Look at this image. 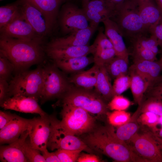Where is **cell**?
<instances>
[{"mask_svg":"<svg viewBox=\"0 0 162 162\" xmlns=\"http://www.w3.org/2000/svg\"><path fill=\"white\" fill-rule=\"evenodd\" d=\"M149 32L155 36L159 46L162 48V20L151 29Z\"/></svg>","mask_w":162,"mask_h":162,"instance_id":"47","label":"cell"},{"mask_svg":"<svg viewBox=\"0 0 162 162\" xmlns=\"http://www.w3.org/2000/svg\"><path fill=\"white\" fill-rule=\"evenodd\" d=\"M131 104L128 98L121 95L114 96L107 104L109 109L111 110H125Z\"/></svg>","mask_w":162,"mask_h":162,"instance_id":"38","label":"cell"},{"mask_svg":"<svg viewBox=\"0 0 162 162\" xmlns=\"http://www.w3.org/2000/svg\"><path fill=\"white\" fill-rule=\"evenodd\" d=\"M137 1H143L146 0H136Z\"/></svg>","mask_w":162,"mask_h":162,"instance_id":"55","label":"cell"},{"mask_svg":"<svg viewBox=\"0 0 162 162\" xmlns=\"http://www.w3.org/2000/svg\"><path fill=\"white\" fill-rule=\"evenodd\" d=\"M130 87L134 100L140 106L143 100L144 94L149 86L148 82L135 71L129 68Z\"/></svg>","mask_w":162,"mask_h":162,"instance_id":"26","label":"cell"},{"mask_svg":"<svg viewBox=\"0 0 162 162\" xmlns=\"http://www.w3.org/2000/svg\"><path fill=\"white\" fill-rule=\"evenodd\" d=\"M93 54L94 64L99 67L105 65L116 56L114 48L104 50L95 52Z\"/></svg>","mask_w":162,"mask_h":162,"instance_id":"35","label":"cell"},{"mask_svg":"<svg viewBox=\"0 0 162 162\" xmlns=\"http://www.w3.org/2000/svg\"><path fill=\"white\" fill-rule=\"evenodd\" d=\"M106 115L109 124L114 127L124 124L131 118L130 114L125 110H115L111 112H108Z\"/></svg>","mask_w":162,"mask_h":162,"instance_id":"34","label":"cell"},{"mask_svg":"<svg viewBox=\"0 0 162 162\" xmlns=\"http://www.w3.org/2000/svg\"><path fill=\"white\" fill-rule=\"evenodd\" d=\"M134 59L148 61H155L156 55L151 50L141 47L134 46Z\"/></svg>","mask_w":162,"mask_h":162,"instance_id":"42","label":"cell"},{"mask_svg":"<svg viewBox=\"0 0 162 162\" xmlns=\"http://www.w3.org/2000/svg\"><path fill=\"white\" fill-rule=\"evenodd\" d=\"M140 114V109L138 108L127 123L116 127V129L114 128L115 135L118 139L127 143L131 138L138 132L140 126L137 119Z\"/></svg>","mask_w":162,"mask_h":162,"instance_id":"28","label":"cell"},{"mask_svg":"<svg viewBox=\"0 0 162 162\" xmlns=\"http://www.w3.org/2000/svg\"><path fill=\"white\" fill-rule=\"evenodd\" d=\"M94 51L92 44L82 46H47L46 49L48 56L54 61L87 56L93 54Z\"/></svg>","mask_w":162,"mask_h":162,"instance_id":"17","label":"cell"},{"mask_svg":"<svg viewBox=\"0 0 162 162\" xmlns=\"http://www.w3.org/2000/svg\"><path fill=\"white\" fill-rule=\"evenodd\" d=\"M61 26L66 34L86 28L89 26L88 21L82 8L70 2L62 7Z\"/></svg>","mask_w":162,"mask_h":162,"instance_id":"11","label":"cell"},{"mask_svg":"<svg viewBox=\"0 0 162 162\" xmlns=\"http://www.w3.org/2000/svg\"><path fill=\"white\" fill-rule=\"evenodd\" d=\"M43 84L40 98L41 104L61 98L72 87L68 79L54 64L43 68Z\"/></svg>","mask_w":162,"mask_h":162,"instance_id":"7","label":"cell"},{"mask_svg":"<svg viewBox=\"0 0 162 162\" xmlns=\"http://www.w3.org/2000/svg\"><path fill=\"white\" fill-rule=\"evenodd\" d=\"M28 0L42 12L51 30L55 23L59 7L68 0Z\"/></svg>","mask_w":162,"mask_h":162,"instance_id":"23","label":"cell"},{"mask_svg":"<svg viewBox=\"0 0 162 162\" xmlns=\"http://www.w3.org/2000/svg\"><path fill=\"white\" fill-rule=\"evenodd\" d=\"M82 140L93 151L119 162H147L134 152L126 142L118 139L114 127L110 124L95 128Z\"/></svg>","mask_w":162,"mask_h":162,"instance_id":"1","label":"cell"},{"mask_svg":"<svg viewBox=\"0 0 162 162\" xmlns=\"http://www.w3.org/2000/svg\"><path fill=\"white\" fill-rule=\"evenodd\" d=\"M28 135V129L15 141L8 145L1 146V161L3 162H28L23 152V146Z\"/></svg>","mask_w":162,"mask_h":162,"instance_id":"18","label":"cell"},{"mask_svg":"<svg viewBox=\"0 0 162 162\" xmlns=\"http://www.w3.org/2000/svg\"><path fill=\"white\" fill-rule=\"evenodd\" d=\"M38 100L34 98L16 94L9 97L0 104L4 110H10L26 113H35L40 116L46 113L40 107Z\"/></svg>","mask_w":162,"mask_h":162,"instance_id":"14","label":"cell"},{"mask_svg":"<svg viewBox=\"0 0 162 162\" xmlns=\"http://www.w3.org/2000/svg\"><path fill=\"white\" fill-rule=\"evenodd\" d=\"M159 61H160V62H161V64H162V56H161V58L160 59Z\"/></svg>","mask_w":162,"mask_h":162,"instance_id":"54","label":"cell"},{"mask_svg":"<svg viewBox=\"0 0 162 162\" xmlns=\"http://www.w3.org/2000/svg\"><path fill=\"white\" fill-rule=\"evenodd\" d=\"M156 4L162 13V0H155Z\"/></svg>","mask_w":162,"mask_h":162,"instance_id":"51","label":"cell"},{"mask_svg":"<svg viewBox=\"0 0 162 162\" xmlns=\"http://www.w3.org/2000/svg\"><path fill=\"white\" fill-rule=\"evenodd\" d=\"M140 113L149 112L159 116H162V100L159 97L149 96L138 106Z\"/></svg>","mask_w":162,"mask_h":162,"instance_id":"31","label":"cell"},{"mask_svg":"<svg viewBox=\"0 0 162 162\" xmlns=\"http://www.w3.org/2000/svg\"><path fill=\"white\" fill-rule=\"evenodd\" d=\"M91 0H81L82 2V8L85 7L88 2Z\"/></svg>","mask_w":162,"mask_h":162,"instance_id":"52","label":"cell"},{"mask_svg":"<svg viewBox=\"0 0 162 162\" xmlns=\"http://www.w3.org/2000/svg\"><path fill=\"white\" fill-rule=\"evenodd\" d=\"M23 151L28 162H46L42 154H40V151L33 147L30 145L29 140L26 139L24 142Z\"/></svg>","mask_w":162,"mask_h":162,"instance_id":"36","label":"cell"},{"mask_svg":"<svg viewBox=\"0 0 162 162\" xmlns=\"http://www.w3.org/2000/svg\"><path fill=\"white\" fill-rule=\"evenodd\" d=\"M1 0H0V1H1Z\"/></svg>","mask_w":162,"mask_h":162,"instance_id":"57","label":"cell"},{"mask_svg":"<svg viewBox=\"0 0 162 162\" xmlns=\"http://www.w3.org/2000/svg\"><path fill=\"white\" fill-rule=\"evenodd\" d=\"M160 124L161 125V128L159 130V132H158V133L155 134L159 137L162 138V122L160 123Z\"/></svg>","mask_w":162,"mask_h":162,"instance_id":"53","label":"cell"},{"mask_svg":"<svg viewBox=\"0 0 162 162\" xmlns=\"http://www.w3.org/2000/svg\"><path fill=\"white\" fill-rule=\"evenodd\" d=\"M95 91L106 101L114 96L110 76L104 65L99 67Z\"/></svg>","mask_w":162,"mask_h":162,"instance_id":"27","label":"cell"},{"mask_svg":"<svg viewBox=\"0 0 162 162\" xmlns=\"http://www.w3.org/2000/svg\"><path fill=\"white\" fill-rule=\"evenodd\" d=\"M20 13L18 1L0 7V29L6 25Z\"/></svg>","mask_w":162,"mask_h":162,"instance_id":"30","label":"cell"},{"mask_svg":"<svg viewBox=\"0 0 162 162\" xmlns=\"http://www.w3.org/2000/svg\"><path fill=\"white\" fill-rule=\"evenodd\" d=\"M42 153L46 162H60L55 152H50L47 150Z\"/></svg>","mask_w":162,"mask_h":162,"instance_id":"48","label":"cell"},{"mask_svg":"<svg viewBox=\"0 0 162 162\" xmlns=\"http://www.w3.org/2000/svg\"><path fill=\"white\" fill-rule=\"evenodd\" d=\"M110 19L116 23L123 35L134 39L146 32L140 16L136 0H127L114 10Z\"/></svg>","mask_w":162,"mask_h":162,"instance_id":"5","label":"cell"},{"mask_svg":"<svg viewBox=\"0 0 162 162\" xmlns=\"http://www.w3.org/2000/svg\"><path fill=\"white\" fill-rule=\"evenodd\" d=\"M82 150H74L59 149L55 152L60 162H74L77 161Z\"/></svg>","mask_w":162,"mask_h":162,"instance_id":"41","label":"cell"},{"mask_svg":"<svg viewBox=\"0 0 162 162\" xmlns=\"http://www.w3.org/2000/svg\"><path fill=\"white\" fill-rule=\"evenodd\" d=\"M20 11L37 34L41 37L50 31L42 12L28 0H18Z\"/></svg>","mask_w":162,"mask_h":162,"instance_id":"13","label":"cell"},{"mask_svg":"<svg viewBox=\"0 0 162 162\" xmlns=\"http://www.w3.org/2000/svg\"><path fill=\"white\" fill-rule=\"evenodd\" d=\"M134 39V46L150 50L157 55L158 52L159 45L157 39L154 35L152 34L150 37L147 38L142 35L136 37Z\"/></svg>","mask_w":162,"mask_h":162,"instance_id":"33","label":"cell"},{"mask_svg":"<svg viewBox=\"0 0 162 162\" xmlns=\"http://www.w3.org/2000/svg\"><path fill=\"white\" fill-rule=\"evenodd\" d=\"M32 120L17 115L12 121L0 129L1 145L9 144L18 139L24 132L28 130Z\"/></svg>","mask_w":162,"mask_h":162,"instance_id":"16","label":"cell"},{"mask_svg":"<svg viewBox=\"0 0 162 162\" xmlns=\"http://www.w3.org/2000/svg\"><path fill=\"white\" fill-rule=\"evenodd\" d=\"M60 98L62 105L79 107L90 113L101 116L108 112L105 101L92 89L72 86Z\"/></svg>","mask_w":162,"mask_h":162,"instance_id":"3","label":"cell"},{"mask_svg":"<svg viewBox=\"0 0 162 162\" xmlns=\"http://www.w3.org/2000/svg\"><path fill=\"white\" fill-rule=\"evenodd\" d=\"M128 64V58L116 56L104 66L110 77L115 79L127 74Z\"/></svg>","mask_w":162,"mask_h":162,"instance_id":"29","label":"cell"},{"mask_svg":"<svg viewBox=\"0 0 162 162\" xmlns=\"http://www.w3.org/2000/svg\"><path fill=\"white\" fill-rule=\"evenodd\" d=\"M136 154L147 162H162V154L152 131L136 133L127 143Z\"/></svg>","mask_w":162,"mask_h":162,"instance_id":"9","label":"cell"},{"mask_svg":"<svg viewBox=\"0 0 162 162\" xmlns=\"http://www.w3.org/2000/svg\"><path fill=\"white\" fill-rule=\"evenodd\" d=\"M101 160L97 155L92 153H80L77 162H99Z\"/></svg>","mask_w":162,"mask_h":162,"instance_id":"46","label":"cell"},{"mask_svg":"<svg viewBox=\"0 0 162 162\" xmlns=\"http://www.w3.org/2000/svg\"><path fill=\"white\" fill-rule=\"evenodd\" d=\"M114 10L120 6L127 0H106Z\"/></svg>","mask_w":162,"mask_h":162,"instance_id":"49","label":"cell"},{"mask_svg":"<svg viewBox=\"0 0 162 162\" xmlns=\"http://www.w3.org/2000/svg\"><path fill=\"white\" fill-rule=\"evenodd\" d=\"M31 146L41 153L48 150L47 143L51 131L50 115L32 119L28 128Z\"/></svg>","mask_w":162,"mask_h":162,"instance_id":"10","label":"cell"},{"mask_svg":"<svg viewBox=\"0 0 162 162\" xmlns=\"http://www.w3.org/2000/svg\"><path fill=\"white\" fill-rule=\"evenodd\" d=\"M60 126L70 134L79 136L87 134L95 128L96 119L89 112L80 107L62 105Z\"/></svg>","mask_w":162,"mask_h":162,"instance_id":"4","label":"cell"},{"mask_svg":"<svg viewBox=\"0 0 162 162\" xmlns=\"http://www.w3.org/2000/svg\"><path fill=\"white\" fill-rule=\"evenodd\" d=\"M9 88L8 81L0 78V104L8 98Z\"/></svg>","mask_w":162,"mask_h":162,"instance_id":"45","label":"cell"},{"mask_svg":"<svg viewBox=\"0 0 162 162\" xmlns=\"http://www.w3.org/2000/svg\"><path fill=\"white\" fill-rule=\"evenodd\" d=\"M129 68L144 78L149 83V86L160 76L162 64L159 60L157 61L134 59V63Z\"/></svg>","mask_w":162,"mask_h":162,"instance_id":"22","label":"cell"},{"mask_svg":"<svg viewBox=\"0 0 162 162\" xmlns=\"http://www.w3.org/2000/svg\"><path fill=\"white\" fill-rule=\"evenodd\" d=\"M96 29L89 26L86 28L70 33L67 37L56 38L47 46H82L88 45L89 41Z\"/></svg>","mask_w":162,"mask_h":162,"instance_id":"20","label":"cell"},{"mask_svg":"<svg viewBox=\"0 0 162 162\" xmlns=\"http://www.w3.org/2000/svg\"><path fill=\"white\" fill-rule=\"evenodd\" d=\"M93 62V57L87 56L54 61V64L59 68L68 73L80 72Z\"/></svg>","mask_w":162,"mask_h":162,"instance_id":"25","label":"cell"},{"mask_svg":"<svg viewBox=\"0 0 162 162\" xmlns=\"http://www.w3.org/2000/svg\"><path fill=\"white\" fill-rule=\"evenodd\" d=\"M160 116L149 112L141 113L137 121L140 125L148 127L153 133L156 134L158 130L157 125L159 124Z\"/></svg>","mask_w":162,"mask_h":162,"instance_id":"32","label":"cell"},{"mask_svg":"<svg viewBox=\"0 0 162 162\" xmlns=\"http://www.w3.org/2000/svg\"><path fill=\"white\" fill-rule=\"evenodd\" d=\"M0 37L25 40H39L34 31L21 12L8 24L0 29Z\"/></svg>","mask_w":162,"mask_h":162,"instance_id":"12","label":"cell"},{"mask_svg":"<svg viewBox=\"0 0 162 162\" xmlns=\"http://www.w3.org/2000/svg\"><path fill=\"white\" fill-rule=\"evenodd\" d=\"M152 133L153 137L158 144L162 154V138L159 137L152 132Z\"/></svg>","mask_w":162,"mask_h":162,"instance_id":"50","label":"cell"},{"mask_svg":"<svg viewBox=\"0 0 162 162\" xmlns=\"http://www.w3.org/2000/svg\"><path fill=\"white\" fill-rule=\"evenodd\" d=\"M0 52L12 64L16 73L42 62L44 52L41 40L0 37Z\"/></svg>","mask_w":162,"mask_h":162,"instance_id":"2","label":"cell"},{"mask_svg":"<svg viewBox=\"0 0 162 162\" xmlns=\"http://www.w3.org/2000/svg\"><path fill=\"white\" fill-rule=\"evenodd\" d=\"M82 8L89 26L97 28L100 22L112 17L114 11L106 0H91Z\"/></svg>","mask_w":162,"mask_h":162,"instance_id":"15","label":"cell"},{"mask_svg":"<svg viewBox=\"0 0 162 162\" xmlns=\"http://www.w3.org/2000/svg\"><path fill=\"white\" fill-rule=\"evenodd\" d=\"M130 78L127 74L119 76L115 79L112 85L114 96L121 95L130 87Z\"/></svg>","mask_w":162,"mask_h":162,"instance_id":"37","label":"cell"},{"mask_svg":"<svg viewBox=\"0 0 162 162\" xmlns=\"http://www.w3.org/2000/svg\"><path fill=\"white\" fill-rule=\"evenodd\" d=\"M159 97L162 100V96H159Z\"/></svg>","mask_w":162,"mask_h":162,"instance_id":"56","label":"cell"},{"mask_svg":"<svg viewBox=\"0 0 162 162\" xmlns=\"http://www.w3.org/2000/svg\"><path fill=\"white\" fill-rule=\"evenodd\" d=\"M43 68L17 72L9 83L8 98L20 94L40 99L43 87Z\"/></svg>","mask_w":162,"mask_h":162,"instance_id":"6","label":"cell"},{"mask_svg":"<svg viewBox=\"0 0 162 162\" xmlns=\"http://www.w3.org/2000/svg\"><path fill=\"white\" fill-rule=\"evenodd\" d=\"M137 2L140 16L146 32L162 20V13L152 0Z\"/></svg>","mask_w":162,"mask_h":162,"instance_id":"19","label":"cell"},{"mask_svg":"<svg viewBox=\"0 0 162 162\" xmlns=\"http://www.w3.org/2000/svg\"><path fill=\"white\" fill-rule=\"evenodd\" d=\"M149 96H162V76H160L149 86L147 90Z\"/></svg>","mask_w":162,"mask_h":162,"instance_id":"43","label":"cell"},{"mask_svg":"<svg viewBox=\"0 0 162 162\" xmlns=\"http://www.w3.org/2000/svg\"><path fill=\"white\" fill-rule=\"evenodd\" d=\"M17 115L9 112L0 111V129L12 121Z\"/></svg>","mask_w":162,"mask_h":162,"instance_id":"44","label":"cell"},{"mask_svg":"<svg viewBox=\"0 0 162 162\" xmlns=\"http://www.w3.org/2000/svg\"><path fill=\"white\" fill-rule=\"evenodd\" d=\"M104 33L112 43L116 56L128 58V53L123 38V35L116 23L110 18L102 22Z\"/></svg>","mask_w":162,"mask_h":162,"instance_id":"21","label":"cell"},{"mask_svg":"<svg viewBox=\"0 0 162 162\" xmlns=\"http://www.w3.org/2000/svg\"><path fill=\"white\" fill-rule=\"evenodd\" d=\"M92 45L94 49V53L104 50L113 48L111 41L103 32L102 28L99 29L98 35Z\"/></svg>","mask_w":162,"mask_h":162,"instance_id":"39","label":"cell"},{"mask_svg":"<svg viewBox=\"0 0 162 162\" xmlns=\"http://www.w3.org/2000/svg\"><path fill=\"white\" fill-rule=\"evenodd\" d=\"M14 71L13 65L8 59L0 52V78L7 81Z\"/></svg>","mask_w":162,"mask_h":162,"instance_id":"40","label":"cell"},{"mask_svg":"<svg viewBox=\"0 0 162 162\" xmlns=\"http://www.w3.org/2000/svg\"><path fill=\"white\" fill-rule=\"evenodd\" d=\"M51 131L47 148L52 151L55 149H80L92 153L93 150L82 139L68 133L59 125L54 115H50Z\"/></svg>","mask_w":162,"mask_h":162,"instance_id":"8","label":"cell"},{"mask_svg":"<svg viewBox=\"0 0 162 162\" xmlns=\"http://www.w3.org/2000/svg\"><path fill=\"white\" fill-rule=\"evenodd\" d=\"M99 66L94 64L89 69L77 73L68 79L76 87L89 89L94 87L97 81Z\"/></svg>","mask_w":162,"mask_h":162,"instance_id":"24","label":"cell"}]
</instances>
